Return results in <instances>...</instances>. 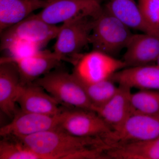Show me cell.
<instances>
[{"label":"cell","mask_w":159,"mask_h":159,"mask_svg":"<svg viewBox=\"0 0 159 159\" xmlns=\"http://www.w3.org/2000/svg\"><path fill=\"white\" fill-rule=\"evenodd\" d=\"M60 26L50 25L37 14H31L1 33V43L15 39L30 41L43 48L56 38Z\"/></svg>","instance_id":"9"},{"label":"cell","mask_w":159,"mask_h":159,"mask_svg":"<svg viewBox=\"0 0 159 159\" xmlns=\"http://www.w3.org/2000/svg\"><path fill=\"white\" fill-rule=\"evenodd\" d=\"M138 3L148 24L159 29V0H138Z\"/></svg>","instance_id":"24"},{"label":"cell","mask_w":159,"mask_h":159,"mask_svg":"<svg viewBox=\"0 0 159 159\" xmlns=\"http://www.w3.org/2000/svg\"><path fill=\"white\" fill-rule=\"evenodd\" d=\"M57 128L80 138H101L112 130L96 112L77 108L63 110Z\"/></svg>","instance_id":"8"},{"label":"cell","mask_w":159,"mask_h":159,"mask_svg":"<svg viewBox=\"0 0 159 159\" xmlns=\"http://www.w3.org/2000/svg\"><path fill=\"white\" fill-rule=\"evenodd\" d=\"M102 5L131 30L159 36V29L148 24L135 0H106Z\"/></svg>","instance_id":"16"},{"label":"cell","mask_w":159,"mask_h":159,"mask_svg":"<svg viewBox=\"0 0 159 159\" xmlns=\"http://www.w3.org/2000/svg\"><path fill=\"white\" fill-rule=\"evenodd\" d=\"M33 82L42 87L59 103L92 110L93 105L84 87L73 73L57 67Z\"/></svg>","instance_id":"2"},{"label":"cell","mask_w":159,"mask_h":159,"mask_svg":"<svg viewBox=\"0 0 159 159\" xmlns=\"http://www.w3.org/2000/svg\"><path fill=\"white\" fill-rule=\"evenodd\" d=\"M102 0H48L38 15L46 22L56 25L78 17L96 18L102 9Z\"/></svg>","instance_id":"7"},{"label":"cell","mask_w":159,"mask_h":159,"mask_svg":"<svg viewBox=\"0 0 159 159\" xmlns=\"http://www.w3.org/2000/svg\"><path fill=\"white\" fill-rule=\"evenodd\" d=\"M111 79L119 85L131 89L159 90V66L151 64L125 68L116 73Z\"/></svg>","instance_id":"17"},{"label":"cell","mask_w":159,"mask_h":159,"mask_svg":"<svg viewBox=\"0 0 159 159\" xmlns=\"http://www.w3.org/2000/svg\"><path fill=\"white\" fill-rule=\"evenodd\" d=\"M75 61L73 74L84 84L111 79L117 72L126 67L122 60L93 50L79 55Z\"/></svg>","instance_id":"5"},{"label":"cell","mask_w":159,"mask_h":159,"mask_svg":"<svg viewBox=\"0 0 159 159\" xmlns=\"http://www.w3.org/2000/svg\"><path fill=\"white\" fill-rule=\"evenodd\" d=\"M157 65L158 66H159V57L158 58L156 62Z\"/></svg>","instance_id":"25"},{"label":"cell","mask_w":159,"mask_h":159,"mask_svg":"<svg viewBox=\"0 0 159 159\" xmlns=\"http://www.w3.org/2000/svg\"><path fill=\"white\" fill-rule=\"evenodd\" d=\"M125 50L122 60L126 67L152 64L159 57V36L149 33L133 34Z\"/></svg>","instance_id":"11"},{"label":"cell","mask_w":159,"mask_h":159,"mask_svg":"<svg viewBox=\"0 0 159 159\" xmlns=\"http://www.w3.org/2000/svg\"><path fill=\"white\" fill-rule=\"evenodd\" d=\"M95 17L84 16L70 20L60 26L54 46V52L64 60L76 59L89 44L90 36Z\"/></svg>","instance_id":"6"},{"label":"cell","mask_w":159,"mask_h":159,"mask_svg":"<svg viewBox=\"0 0 159 159\" xmlns=\"http://www.w3.org/2000/svg\"><path fill=\"white\" fill-rule=\"evenodd\" d=\"M159 137V114L134 113L119 129L111 130L100 138L107 150L117 145Z\"/></svg>","instance_id":"4"},{"label":"cell","mask_w":159,"mask_h":159,"mask_svg":"<svg viewBox=\"0 0 159 159\" xmlns=\"http://www.w3.org/2000/svg\"><path fill=\"white\" fill-rule=\"evenodd\" d=\"M131 102L133 113L159 114V90L139 89L132 93Z\"/></svg>","instance_id":"21"},{"label":"cell","mask_w":159,"mask_h":159,"mask_svg":"<svg viewBox=\"0 0 159 159\" xmlns=\"http://www.w3.org/2000/svg\"><path fill=\"white\" fill-rule=\"evenodd\" d=\"M43 48L41 46L30 41L15 39L1 43V51H6L8 54L7 57L1 59L12 61L29 57L37 54Z\"/></svg>","instance_id":"22"},{"label":"cell","mask_w":159,"mask_h":159,"mask_svg":"<svg viewBox=\"0 0 159 159\" xmlns=\"http://www.w3.org/2000/svg\"><path fill=\"white\" fill-rule=\"evenodd\" d=\"M82 84L93 105L92 111L94 107L108 102L119 89V85H116V83L111 79L91 84Z\"/></svg>","instance_id":"23"},{"label":"cell","mask_w":159,"mask_h":159,"mask_svg":"<svg viewBox=\"0 0 159 159\" xmlns=\"http://www.w3.org/2000/svg\"><path fill=\"white\" fill-rule=\"evenodd\" d=\"M63 60L62 57L54 51L42 50L37 54L29 57L9 61H13L16 65L20 75L21 83L26 84L34 82L58 67Z\"/></svg>","instance_id":"14"},{"label":"cell","mask_w":159,"mask_h":159,"mask_svg":"<svg viewBox=\"0 0 159 159\" xmlns=\"http://www.w3.org/2000/svg\"><path fill=\"white\" fill-rule=\"evenodd\" d=\"M48 0H0V33L21 21L38 9L44 8Z\"/></svg>","instance_id":"18"},{"label":"cell","mask_w":159,"mask_h":159,"mask_svg":"<svg viewBox=\"0 0 159 159\" xmlns=\"http://www.w3.org/2000/svg\"><path fill=\"white\" fill-rule=\"evenodd\" d=\"M2 138L0 142V159H42L19 137Z\"/></svg>","instance_id":"20"},{"label":"cell","mask_w":159,"mask_h":159,"mask_svg":"<svg viewBox=\"0 0 159 159\" xmlns=\"http://www.w3.org/2000/svg\"><path fill=\"white\" fill-rule=\"evenodd\" d=\"M133 34L130 29L103 6L94 19L89 44L93 50L115 57L125 49Z\"/></svg>","instance_id":"3"},{"label":"cell","mask_w":159,"mask_h":159,"mask_svg":"<svg viewBox=\"0 0 159 159\" xmlns=\"http://www.w3.org/2000/svg\"><path fill=\"white\" fill-rule=\"evenodd\" d=\"M21 84L20 75L13 61L1 60L0 109L8 116L13 118L17 112L16 99Z\"/></svg>","instance_id":"15"},{"label":"cell","mask_w":159,"mask_h":159,"mask_svg":"<svg viewBox=\"0 0 159 159\" xmlns=\"http://www.w3.org/2000/svg\"><path fill=\"white\" fill-rule=\"evenodd\" d=\"M41 87L34 83L22 84L18 93L16 102L26 112L54 115L61 113L59 102Z\"/></svg>","instance_id":"12"},{"label":"cell","mask_w":159,"mask_h":159,"mask_svg":"<svg viewBox=\"0 0 159 159\" xmlns=\"http://www.w3.org/2000/svg\"><path fill=\"white\" fill-rule=\"evenodd\" d=\"M131 89L128 87L119 85L116 93L108 102L93 108V111L103 119L111 130L119 129L133 113Z\"/></svg>","instance_id":"13"},{"label":"cell","mask_w":159,"mask_h":159,"mask_svg":"<svg viewBox=\"0 0 159 159\" xmlns=\"http://www.w3.org/2000/svg\"><path fill=\"white\" fill-rule=\"evenodd\" d=\"M18 137L42 159H67L69 156L80 149L102 145L100 138L74 136L59 128Z\"/></svg>","instance_id":"1"},{"label":"cell","mask_w":159,"mask_h":159,"mask_svg":"<svg viewBox=\"0 0 159 159\" xmlns=\"http://www.w3.org/2000/svg\"><path fill=\"white\" fill-rule=\"evenodd\" d=\"M105 153L108 159H159V137L117 145L107 149Z\"/></svg>","instance_id":"19"},{"label":"cell","mask_w":159,"mask_h":159,"mask_svg":"<svg viewBox=\"0 0 159 159\" xmlns=\"http://www.w3.org/2000/svg\"><path fill=\"white\" fill-rule=\"evenodd\" d=\"M61 113L52 116L20 110L16 113L10 123L1 127L0 134L2 137L8 135L24 137L57 128Z\"/></svg>","instance_id":"10"}]
</instances>
